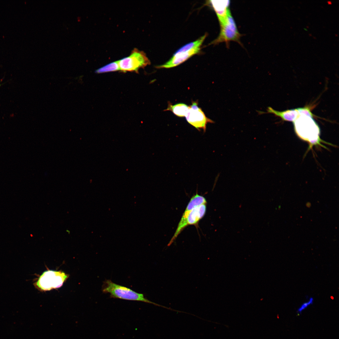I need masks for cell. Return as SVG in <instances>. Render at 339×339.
<instances>
[{"instance_id":"obj_1","label":"cell","mask_w":339,"mask_h":339,"mask_svg":"<svg viewBox=\"0 0 339 339\" xmlns=\"http://www.w3.org/2000/svg\"><path fill=\"white\" fill-rule=\"evenodd\" d=\"M102 291L104 293H109L111 298L141 301L169 310L171 309L170 308L152 302L145 297L143 294L137 293L130 288L115 283L110 280L106 279L103 282Z\"/></svg>"},{"instance_id":"obj_2","label":"cell","mask_w":339,"mask_h":339,"mask_svg":"<svg viewBox=\"0 0 339 339\" xmlns=\"http://www.w3.org/2000/svg\"><path fill=\"white\" fill-rule=\"evenodd\" d=\"M293 122L295 131L300 138L312 144L319 143L320 130L312 117L299 116Z\"/></svg>"},{"instance_id":"obj_3","label":"cell","mask_w":339,"mask_h":339,"mask_svg":"<svg viewBox=\"0 0 339 339\" xmlns=\"http://www.w3.org/2000/svg\"><path fill=\"white\" fill-rule=\"evenodd\" d=\"M219 23L220 31L219 36L209 45H215L223 42H225L226 44H228L230 41H233L241 45L240 40L241 35L238 31L235 21L230 12L225 19Z\"/></svg>"},{"instance_id":"obj_4","label":"cell","mask_w":339,"mask_h":339,"mask_svg":"<svg viewBox=\"0 0 339 339\" xmlns=\"http://www.w3.org/2000/svg\"><path fill=\"white\" fill-rule=\"evenodd\" d=\"M119 70L123 72H137L150 65V62L143 51L135 48L128 56L118 61Z\"/></svg>"},{"instance_id":"obj_5","label":"cell","mask_w":339,"mask_h":339,"mask_svg":"<svg viewBox=\"0 0 339 339\" xmlns=\"http://www.w3.org/2000/svg\"><path fill=\"white\" fill-rule=\"evenodd\" d=\"M68 277L63 272L48 270L44 272L33 284L40 290H49L61 287Z\"/></svg>"},{"instance_id":"obj_6","label":"cell","mask_w":339,"mask_h":339,"mask_svg":"<svg viewBox=\"0 0 339 339\" xmlns=\"http://www.w3.org/2000/svg\"><path fill=\"white\" fill-rule=\"evenodd\" d=\"M189 106V110L185 116L186 121L198 130L202 129L205 132L207 124L213 123L214 121L206 116L202 109L198 106L196 102H193Z\"/></svg>"},{"instance_id":"obj_7","label":"cell","mask_w":339,"mask_h":339,"mask_svg":"<svg viewBox=\"0 0 339 339\" xmlns=\"http://www.w3.org/2000/svg\"><path fill=\"white\" fill-rule=\"evenodd\" d=\"M206 203L207 201L205 198L197 193L192 196L182 215L174 235L167 245L168 246L171 245L183 229L184 224L189 213L195 207L202 204H206Z\"/></svg>"},{"instance_id":"obj_8","label":"cell","mask_w":339,"mask_h":339,"mask_svg":"<svg viewBox=\"0 0 339 339\" xmlns=\"http://www.w3.org/2000/svg\"><path fill=\"white\" fill-rule=\"evenodd\" d=\"M201 50V47L192 49L189 51L176 55H173L172 57L167 62L163 64L156 66L157 68H169L176 67L183 63L190 57L198 53Z\"/></svg>"},{"instance_id":"obj_9","label":"cell","mask_w":339,"mask_h":339,"mask_svg":"<svg viewBox=\"0 0 339 339\" xmlns=\"http://www.w3.org/2000/svg\"><path fill=\"white\" fill-rule=\"evenodd\" d=\"M209 3L215 11L219 23L224 20L230 12L229 0H210Z\"/></svg>"},{"instance_id":"obj_10","label":"cell","mask_w":339,"mask_h":339,"mask_svg":"<svg viewBox=\"0 0 339 339\" xmlns=\"http://www.w3.org/2000/svg\"><path fill=\"white\" fill-rule=\"evenodd\" d=\"M206 204L198 206L194 208L188 214L183 225L184 229L189 225H196L205 215Z\"/></svg>"},{"instance_id":"obj_11","label":"cell","mask_w":339,"mask_h":339,"mask_svg":"<svg viewBox=\"0 0 339 339\" xmlns=\"http://www.w3.org/2000/svg\"><path fill=\"white\" fill-rule=\"evenodd\" d=\"M267 113L273 114L281 118L284 121L294 122L299 116L297 109L287 110L283 111H278L269 107L267 109Z\"/></svg>"},{"instance_id":"obj_12","label":"cell","mask_w":339,"mask_h":339,"mask_svg":"<svg viewBox=\"0 0 339 339\" xmlns=\"http://www.w3.org/2000/svg\"><path fill=\"white\" fill-rule=\"evenodd\" d=\"M189 108V106L183 103H178L172 105L169 103L166 110L171 111L174 114L179 117H185Z\"/></svg>"},{"instance_id":"obj_13","label":"cell","mask_w":339,"mask_h":339,"mask_svg":"<svg viewBox=\"0 0 339 339\" xmlns=\"http://www.w3.org/2000/svg\"><path fill=\"white\" fill-rule=\"evenodd\" d=\"M207 34L202 36L196 40L189 43L178 50L173 55H176L189 51L192 49L201 47L207 36Z\"/></svg>"},{"instance_id":"obj_14","label":"cell","mask_w":339,"mask_h":339,"mask_svg":"<svg viewBox=\"0 0 339 339\" xmlns=\"http://www.w3.org/2000/svg\"><path fill=\"white\" fill-rule=\"evenodd\" d=\"M119 70L118 61L110 63L95 70L96 73H100Z\"/></svg>"},{"instance_id":"obj_15","label":"cell","mask_w":339,"mask_h":339,"mask_svg":"<svg viewBox=\"0 0 339 339\" xmlns=\"http://www.w3.org/2000/svg\"><path fill=\"white\" fill-rule=\"evenodd\" d=\"M312 108V106L309 105L303 107L298 108L296 109L299 116L305 115L313 117L315 116L311 112V109Z\"/></svg>"},{"instance_id":"obj_16","label":"cell","mask_w":339,"mask_h":339,"mask_svg":"<svg viewBox=\"0 0 339 339\" xmlns=\"http://www.w3.org/2000/svg\"><path fill=\"white\" fill-rule=\"evenodd\" d=\"M314 301V298L310 297L306 301L304 302L298 308L297 312L298 314H301L309 306L313 304Z\"/></svg>"},{"instance_id":"obj_17","label":"cell","mask_w":339,"mask_h":339,"mask_svg":"<svg viewBox=\"0 0 339 339\" xmlns=\"http://www.w3.org/2000/svg\"><path fill=\"white\" fill-rule=\"evenodd\" d=\"M327 3L329 4H332L331 2V1H328L327 2Z\"/></svg>"}]
</instances>
